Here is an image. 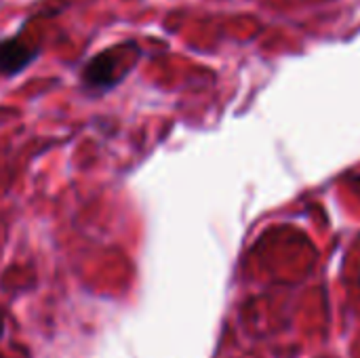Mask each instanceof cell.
Here are the masks:
<instances>
[{"instance_id":"cell-1","label":"cell","mask_w":360,"mask_h":358,"mask_svg":"<svg viewBox=\"0 0 360 358\" xmlns=\"http://www.w3.org/2000/svg\"><path fill=\"white\" fill-rule=\"evenodd\" d=\"M133 46V42L129 44H120V46H112L105 49L101 53H97L82 70V82L86 89L93 91H110L114 89L118 82H122V78L129 74L127 70H120V57Z\"/></svg>"},{"instance_id":"cell-2","label":"cell","mask_w":360,"mask_h":358,"mask_svg":"<svg viewBox=\"0 0 360 358\" xmlns=\"http://www.w3.org/2000/svg\"><path fill=\"white\" fill-rule=\"evenodd\" d=\"M40 55V49L34 44L23 42L21 38H4L0 40V74L2 76H17L27 65H32Z\"/></svg>"},{"instance_id":"cell-3","label":"cell","mask_w":360,"mask_h":358,"mask_svg":"<svg viewBox=\"0 0 360 358\" xmlns=\"http://www.w3.org/2000/svg\"><path fill=\"white\" fill-rule=\"evenodd\" d=\"M4 327H6V323H4V312H2V308H0V342H2V338H4Z\"/></svg>"}]
</instances>
